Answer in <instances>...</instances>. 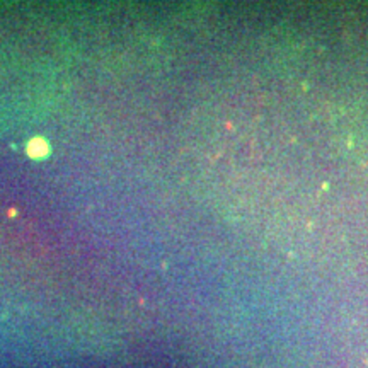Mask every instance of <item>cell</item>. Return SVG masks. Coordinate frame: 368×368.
<instances>
[{"mask_svg": "<svg viewBox=\"0 0 368 368\" xmlns=\"http://www.w3.org/2000/svg\"><path fill=\"white\" fill-rule=\"evenodd\" d=\"M29 155L34 157V159H41V157H45L46 153H48V145H46L45 140H33L29 143V148H28Z\"/></svg>", "mask_w": 368, "mask_h": 368, "instance_id": "6da1fadb", "label": "cell"}]
</instances>
